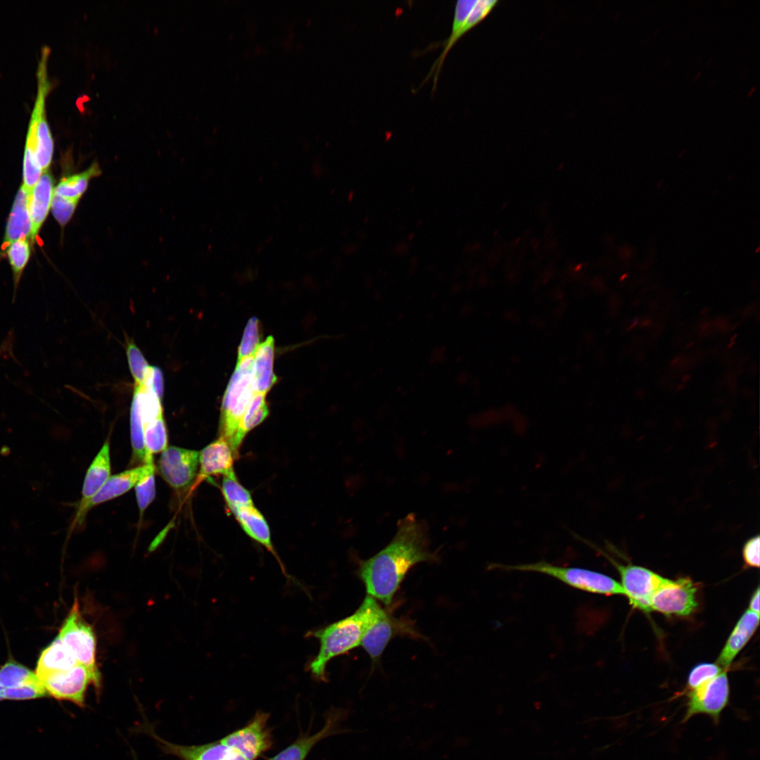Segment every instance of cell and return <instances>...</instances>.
Returning <instances> with one entry per match:
<instances>
[{
  "instance_id": "6da1fadb",
  "label": "cell",
  "mask_w": 760,
  "mask_h": 760,
  "mask_svg": "<svg viewBox=\"0 0 760 760\" xmlns=\"http://www.w3.org/2000/svg\"><path fill=\"white\" fill-rule=\"evenodd\" d=\"M438 559L436 552L429 547L427 524L414 514H409L399 521L391 542L375 555L361 562L358 574L367 595L388 605L412 567Z\"/></svg>"
},
{
  "instance_id": "7a4b0ae2",
  "label": "cell",
  "mask_w": 760,
  "mask_h": 760,
  "mask_svg": "<svg viewBox=\"0 0 760 760\" xmlns=\"http://www.w3.org/2000/svg\"><path fill=\"white\" fill-rule=\"evenodd\" d=\"M381 608L376 599L367 595L350 616L308 632L307 636L319 642V651L308 664V670L316 679L325 681L328 663L360 645L365 631Z\"/></svg>"
},
{
  "instance_id": "3957f363",
  "label": "cell",
  "mask_w": 760,
  "mask_h": 760,
  "mask_svg": "<svg viewBox=\"0 0 760 760\" xmlns=\"http://www.w3.org/2000/svg\"><path fill=\"white\" fill-rule=\"evenodd\" d=\"M490 568L507 571L540 573L581 591L604 595H624L619 582L606 574L584 568L562 566L546 561L512 565L494 563L490 565Z\"/></svg>"
},
{
  "instance_id": "277c9868",
  "label": "cell",
  "mask_w": 760,
  "mask_h": 760,
  "mask_svg": "<svg viewBox=\"0 0 760 760\" xmlns=\"http://www.w3.org/2000/svg\"><path fill=\"white\" fill-rule=\"evenodd\" d=\"M253 361V357L238 360L222 399L220 437L224 438L232 450L241 419L255 393Z\"/></svg>"
},
{
  "instance_id": "5b68a950",
  "label": "cell",
  "mask_w": 760,
  "mask_h": 760,
  "mask_svg": "<svg viewBox=\"0 0 760 760\" xmlns=\"http://www.w3.org/2000/svg\"><path fill=\"white\" fill-rule=\"evenodd\" d=\"M595 549L603 554L618 571L621 578L620 583L629 603L634 608L645 613L651 612L653 595L669 578L641 566L620 564L601 550L597 547Z\"/></svg>"
},
{
  "instance_id": "8992f818",
  "label": "cell",
  "mask_w": 760,
  "mask_h": 760,
  "mask_svg": "<svg viewBox=\"0 0 760 760\" xmlns=\"http://www.w3.org/2000/svg\"><path fill=\"white\" fill-rule=\"evenodd\" d=\"M48 696L57 700L68 701L84 708L87 690L93 685L99 692L101 687V674H96L86 666L77 664L72 669L53 673L40 680Z\"/></svg>"
},
{
  "instance_id": "52a82bcc",
  "label": "cell",
  "mask_w": 760,
  "mask_h": 760,
  "mask_svg": "<svg viewBox=\"0 0 760 760\" xmlns=\"http://www.w3.org/2000/svg\"><path fill=\"white\" fill-rule=\"evenodd\" d=\"M57 638L70 650L78 664L100 674L96 663V642L91 626L81 615L75 599Z\"/></svg>"
},
{
  "instance_id": "ba28073f",
  "label": "cell",
  "mask_w": 760,
  "mask_h": 760,
  "mask_svg": "<svg viewBox=\"0 0 760 760\" xmlns=\"http://www.w3.org/2000/svg\"><path fill=\"white\" fill-rule=\"evenodd\" d=\"M685 695L688 697L686 711L682 722H687L696 715H707L715 724L730 699V685L727 671L704 683Z\"/></svg>"
},
{
  "instance_id": "9c48e42d",
  "label": "cell",
  "mask_w": 760,
  "mask_h": 760,
  "mask_svg": "<svg viewBox=\"0 0 760 760\" xmlns=\"http://www.w3.org/2000/svg\"><path fill=\"white\" fill-rule=\"evenodd\" d=\"M199 469V452L177 446H169L162 452L157 470L173 489H187L196 479Z\"/></svg>"
},
{
  "instance_id": "30bf717a",
  "label": "cell",
  "mask_w": 760,
  "mask_h": 760,
  "mask_svg": "<svg viewBox=\"0 0 760 760\" xmlns=\"http://www.w3.org/2000/svg\"><path fill=\"white\" fill-rule=\"evenodd\" d=\"M697 585L689 577L669 579L653 595L651 612L665 616H687L698 606Z\"/></svg>"
},
{
  "instance_id": "8fae6325",
  "label": "cell",
  "mask_w": 760,
  "mask_h": 760,
  "mask_svg": "<svg viewBox=\"0 0 760 760\" xmlns=\"http://www.w3.org/2000/svg\"><path fill=\"white\" fill-rule=\"evenodd\" d=\"M269 716L268 714L258 711L248 725L230 733L221 741L246 760H255L272 745V737L267 727Z\"/></svg>"
},
{
  "instance_id": "7c38bea8",
  "label": "cell",
  "mask_w": 760,
  "mask_h": 760,
  "mask_svg": "<svg viewBox=\"0 0 760 760\" xmlns=\"http://www.w3.org/2000/svg\"><path fill=\"white\" fill-rule=\"evenodd\" d=\"M401 634L416 635L410 624L381 608L365 631L360 645L375 662L392 638Z\"/></svg>"
},
{
  "instance_id": "4fadbf2b",
  "label": "cell",
  "mask_w": 760,
  "mask_h": 760,
  "mask_svg": "<svg viewBox=\"0 0 760 760\" xmlns=\"http://www.w3.org/2000/svg\"><path fill=\"white\" fill-rule=\"evenodd\" d=\"M110 443L106 440L88 468L72 528L80 526L87 513L90 500L101 490L110 476Z\"/></svg>"
},
{
  "instance_id": "5bb4252c",
  "label": "cell",
  "mask_w": 760,
  "mask_h": 760,
  "mask_svg": "<svg viewBox=\"0 0 760 760\" xmlns=\"http://www.w3.org/2000/svg\"><path fill=\"white\" fill-rule=\"evenodd\" d=\"M242 529L252 539L265 547L277 560L283 574L288 581L298 585L299 583L288 574L286 570L274 550L271 540L270 528L265 517L254 505L239 507L231 511Z\"/></svg>"
},
{
  "instance_id": "9a60e30c",
  "label": "cell",
  "mask_w": 760,
  "mask_h": 760,
  "mask_svg": "<svg viewBox=\"0 0 760 760\" xmlns=\"http://www.w3.org/2000/svg\"><path fill=\"white\" fill-rule=\"evenodd\" d=\"M236 455L229 443L220 437L199 452V481L214 476L224 475L233 469Z\"/></svg>"
},
{
  "instance_id": "2e32d148",
  "label": "cell",
  "mask_w": 760,
  "mask_h": 760,
  "mask_svg": "<svg viewBox=\"0 0 760 760\" xmlns=\"http://www.w3.org/2000/svg\"><path fill=\"white\" fill-rule=\"evenodd\" d=\"M498 2L497 0L477 1L476 5L462 26L456 32H450V36L445 40L439 43L440 46H443V49L438 58L434 62L424 80V82H426L428 79H430L431 77L433 78V90L436 89L440 72L449 51L464 34L482 21L490 13Z\"/></svg>"
},
{
  "instance_id": "e0dca14e",
  "label": "cell",
  "mask_w": 760,
  "mask_h": 760,
  "mask_svg": "<svg viewBox=\"0 0 760 760\" xmlns=\"http://www.w3.org/2000/svg\"><path fill=\"white\" fill-rule=\"evenodd\" d=\"M759 614L747 609L740 616L721 650L716 664L728 670L734 659L755 633Z\"/></svg>"
},
{
  "instance_id": "ac0fdd59",
  "label": "cell",
  "mask_w": 760,
  "mask_h": 760,
  "mask_svg": "<svg viewBox=\"0 0 760 760\" xmlns=\"http://www.w3.org/2000/svg\"><path fill=\"white\" fill-rule=\"evenodd\" d=\"M346 715L343 710H331L321 730L312 735L298 738L270 760H305L319 741L341 731L339 730L340 723Z\"/></svg>"
},
{
  "instance_id": "d6986e66",
  "label": "cell",
  "mask_w": 760,
  "mask_h": 760,
  "mask_svg": "<svg viewBox=\"0 0 760 760\" xmlns=\"http://www.w3.org/2000/svg\"><path fill=\"white\" fill-rule=\"evenodd\" d=\"M155 470L153 462L110 476L101 490L90 500L87 511L94 506L118 498L134 488L148 472Z\"/></svg>"
},
{
  "instance_id": "ffe728a7",
  "label": "cell",
  "mask_w": 760,
  "mask_h": 760,
  "mask_svg": "<svg viewBox=\"0 0 760 760\" xmlns=\"http://www.w3.org/2000/svg\"><path fill=\"white\" fill-rule=\"evenodd\" d=\"M160 749L180 760H230L236 752L221 740L201 745L185 746L173 744L153 736Z\"/></svg>"
},
{
  "instance_id": "44dd1931",
  "label": "cell",
  "mask_w": 760,
  "mask_h": 760,
  "mask_svg": "<svg viewBox=\"0 0 760 760\" xmlns=\"http://www.w3.org/2000/svg\"><path fill=\"white\" fill-rule=\"evenodd\" d=\"M53 195V181L48 170L42 173L30 195L29 213L32 224V241L49 213Z\"/></svg>"
},
{
  "instance_id": "7402d4cb",
  "label": "cell",
  "mask_w": 760,
  "mask_h": 760,
  "mask_svg": "<svg viewBox=\"0 0 760 760\" xmlns=\"http://www.w3.org/2000/svg\"><path fill=\"white\" fill-rule=\"evenodd\" d=\"M274 357V341L272 336H268L253 355V387L255 393L266 394L275 384Z\"/></svg>"
},
{
  "instance_id": "603a6c76",
  "label": "cell",
  "mask_w": 760,
  "mask_h": 760,
  "mask_svg": "<svg viewBox=\"0 0 760 760\" xmlns=\"http://www.w3.org/2000/svg\"><path fill=\"white\" fill-rule=\"evenodd\" d=\"M77 664L70 650L56 637L41 652L34 673L42 680L53 673L68 671Z\"/></svg>"
},
{
  "instance_id": "cb8c5ba5",
  "label": "cell",
  "mask_w": 760,
  "mask_h": 760,
  "mask_svg": "<svg viewBox=\"0 0 760 760\" xmlns=\"http://www.w3.org/2000/svg\"><path fill=\"white\" fill-rule=\"evenodd\" d=\"M30 194L21 186L16 195L11 214L7 222L4 243L7 246L11 242L20 239H28L31 236V220L29 213V199Z\"/></svg>"
},
{
  "instance_id": "d4e9b609",
  "label": "cell",
  "mask_w": 760,
  "mask_h": 760,
  "mask_svg": "<svg viewBox=\"0 0 760 760\" xmlns=\"http://www.w3.org/2000/svg\"><path fill=\"white\" fill-rule=\"evenodd\" d=\"M101 173L98 163H93L86 170L61 179L53 190V194L64 199L79 203L85 193L90 180Z\"/></svg>"
},
{
  "instance_id": "484cf974",
  "label": "cell",
  "mask_w": 760,
  "mask_h": 760,
  "mask_svg": "<svg viewBox=\"0 0 760 760\" xmlns=\"http://www.w3.org/2000/svg\"><path fill=\"white\" fill-rule=\"evenodd\" d=\"M268 414L269 410L265 400V394L255 393L241 419L235 438L233 450L236 456L245 436L262 422Z\"/></svg>"
},
{
  "instance_id": "4316f807",
  "label": "cell",
  "mask_w": 760,
  "mask_h": 760,
  "mask_svg": "<svg viewBox=\"0 0 760 760\" xmlns=\"http://www.w3.org/2000/svg\"><path fill=\"white\" fill-rule=\"evenodd\" d=\"M222 476V493L230 511L253 505L251 493L239 483L233 469Z\"/></svg>"
},
{
  "instance_id": "83f0119b",
  "label": "cell",
  "mask_w": 760,
  "mask_h": 760,
  "mask_svg": "<svg viewBox=\"0 0 760 760\" xmlns=\"http://www.w3.org/2000/svg\"><path fill=\"white\" fill-rule=\"evenodd\" d=\"M133 398L137 403L144 426L163 417L161 400L151 390L143 386H135Z\"/></svg>"
},
{
  "instance_id": "f1b7e54d",
  "label": "cell",
  "mask_w": 760,
  "mask_h": 760,
  "mask_svg": "<svg viewBox=\"0 0 760 760\" xmlns=\"http://www.w3.org/2000/svg\"><path fill=\"white\" fill-rule=\"evenodd\" d=\"M39 680L34 672L13 660H8L0 668V687L17 688Z\"/></svg>"
},
{
  "instance_id": "f546056e",
  "label": "cell",
  "mask_w": 760,
  "mask_h": 760,
  "mask_svg": "<svg viewBox=\"0 0 760 760\" xmlns=\"http://www.w3.org/2000/svg\"><path fill=\"white\" fill-rule=\"evenodd\" d=\"M144 443L148 452H162L168 447V437L163 417L144 426Z\"/></svg>"
},
{
  "instance_id": "4dcf8cb0",
  "label": "cell",
  "mask_w": 760,
  "mask_h": 760,
  "mask_svg": "<svg viewBox=\"0 0 760 760\" xmlns=\"http://www.w3.org/2000/svg\"><path fill=\"white\" fill-rule=\"evenodd\" d=\"M7 256L13 272L15 289L17 288L22 272L29 260L30 247L26 239L14 241L7 246Z\"/></svg>"
},
{
  "instance_id": "1f68e13d",
  "label": "cell",
  "mask_w": 760,
  "mask_h": 760,
  "mask_svg": "<svg viewBox=\"0 0 760 760\" xmlns=\"http://www.w3.org/2000/svg\"><path fill=\"white\" fill-rule=\"evenodd\" d=\"M723 671L725 669L716 663L703 662L697 664L690 671L685 688L682 694L697 688Z\"/></svg>"
},
{
  "instance_id": "d6a6232c",
  "label": "cell",
  "mask_w": 760,
  "mask_h": 760,
  "mask_svg": "<svg viewBox=\"0 0 760 760\" xmlns=\"http://www.w3.org/2000/svg\"><path fill=\"white\" fill-rule=\"evenodd\" d=\"M126 354L129 370L135 381V386H143L150 365L140 349L132 341L127 343Z\"/></svg>"
},
{
  "instance_id": "836d02e7",
  "label": "cell",
  "mask_w": 760,
  "mask_h": 760,
  "mask_svg": "<svg viewBox=\"0 0 760 760\" xmlns=\"http://www.w3.org/2000/svg\"><path fill=\"white\" fill-rule=\"evenodd\" d=\"M259 320L251 317L246 326L238 350V360L253 357L260 346Z\"/></svg>"
},
{
  "instance_id": "e575fe53",
  "label": "cell",
  "mask_w": 760,
  "mask_h": 760,
  "mask_svg": "<svg viewBox=\"0 0 760 760\" xmlns=\"http://www.w3.org/2000/svg\"><path fill=\"white\" fill-rule=\"evenodd\" d=\"M4 699L9 700H29L48 697L40 680L13 688L2 689Z\"/></svg>"
},
{
  "instance_id": "d590c367",
  "label": "cell",
  "mask_w": 760,
  "mask_h": 760,
  "mask_svg": "<svg viewBox=\"0 0 760 760\" xmlns=\"http://www.w3.org/2000/svg\"><path fill=\"white\" fill-rule=\"evenodd\" d=\"M134 490L139 513L142 516L156 496L155 470L143 476L134 486Z\"/></svg>"
},
{
  "instance_id": "8d00e7d4",
  "label": "cell",
  "mask_w": 760,
  "mask_h": 760,
  "mask_svg": "<svg viewBox=\"0 0 760 760\" xmlns=\"http://www.w3.org/2000/svg\"><path fill=\"white\" fill-rule=\"evenodd\" d=\"M78 203L64 199L55 194L53 195L51 202L52 213L61 225H65L72 217Z\"/></svg>"
},
{
  "instance_id": "74e56055",
  "label": "cell",
  "mask_w": 760,
  "mask_h": 760,
  "mask_svg": "<svg viewBox=\"0 0 760 760\" xmlns=\"http://www.w3.org/2000/svg\"><path fill=\"white\" fill-rule=\"evenodd\" d=\"M759 536L749 538L744 544L742 550L745 564L750 568H759Z\"/></svg>"
},
{
  "instance_id": "f35d334b",
  "label": "cell",
  "mask_w": 760,
  "mask_h": 760,
  "mask_svg": "<svg viewBox=\"0 0 760 760\" xmlns=\"http://www.w3.org/2000/svg\"><path fill=\"white\" fill-rule=\"evenodd\" d=\"M143 386L153 391L160 400L162 399L164 391V384L163 372L159 367L155 366L149 367Z\"/></svg>"
},
{
  "instance_id": "ab89813d",
  "label": "cell",
  "mask_w": 760,
  "mask_h": 760,
  "mask_svg": "<svg viewBox=\"0 0 760 760\" xmlns=\"http://www.w3.org/2000/svg\"><path fill=\"white\" fill-rule=\"evenodd\" d=\"M759 593L760 590L758 586L752 595L748 609L757 614H759Z\"/></svg>"
},
{
  "instance_id": "60d3db41",
  "label": "cell",
  "mask_w": 760,
  "mask_h": 760,
  "mask_svg": "<svg viewBox=\"0 0 760 760\" xmlns=\"http://www.w3.org/2000/svg\"><path fill=\"white\" fill-rule=\"evenodd\" d=\"M2 699H4V697H3V695H2V688L0 687V701H1Z\"/></svg>"
},
{
  "instance_id": "b9f144b4",
  "label": "cell",
  "mask_w": 760,
  "mask_h": 760,
  "mask_svg": "<svg viewBox=\"0 0 760 760\" xmlns=\"http://www.w3.org/2000/svg\"><path fill=\"white\" fill-rule=\"evenodd\" d=\"M638 323V319L634 321L633 324L631 325L630 329L633 328Z\"/></svg>"
},
{
  "instance_id": "7bdbcfd3",
  "label": "cell",
  "mask_w": 760,
  "mask_h": 760,
  "mask_svg": "<svg viewBox=\"0 0 760 760\" xmlns=\"http://www.w3.org/2000/svg\"><path fill=\"white\" fill-rule=\"evenodd\" d=\"M650 322V320H646L645 322H644L642 323V325H643V326H646V325H647V324H649Z\"/></svg>"
},
{
  "instance_id": "ee69618b",
  "label": "cell",
  "mask_w": 760,
  "mask_h": 760,
  "mask_svg": "<svg viewBox=\"0 0 760 760\" xmlns=\"http://www.w3.org/2000/svg\"><path fill=\"white\" fill-rule=\"evenodd\" d=\"M733 343H734L733 342V343H731V344H730V346H728V348H730V347H731V346H733Z\"/></svg>"
},
{
  "instance_id": "f6af8a7d",
  "label": "cell",
  "mask_w": 760,
  "mask_h": 760,
  "mask_svg": "<svg viewBox=\"0 0 760 760\" xmlns=\"http://www.w3.org/2000/svg\"><path fill=\"white\" fill-rule=\"evenodd\" d=\"M735 336H737V335H735L733 338H731V341L733 340Z\"/></svg>"
}]
</instances>
